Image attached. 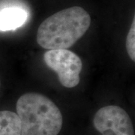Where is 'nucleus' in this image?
Instances as JSON below:
<instances>
[{
    "label": "nucleus",
    "mask_w": 135,
    "mask_h": 135,
    "mask_svg": "<svg viewBox=\"0 0 135 135\" xmlns=\"http://www.w3.org/2000/svg\"><path fill=\"white\" fill-rule=\"evenodd\" d=\"M90 24V15L81 7L59 11L39 26L37 42L47 50L69 48L84 35Z\"/></svg>",
    "instance_id": "obj_1"
},
{
    "label": "nucleus",
    "mask_w": 135,
    "mask_h": 135,
    "mask_svg": "<svg viewBox=\"0 0 135 135\" xmlns=\"http://www.w3.org/2000/svg\"><path fill=\"white\" fill-rule=\"evenodd\" d=\"M21 135H58L62 126L59 107L47 96L29 92L17 102Z\"/></svg>",
    "instance_id": "obj_2"
},
{
    "label": "nucleus",
    "mask_w": 135,
    "mask_h": 135,
    "mask_svg": "<svg viewBox=\"0 0 135 135\" xmlns=\"http://www.w3.org/2000/svg\"><path fill=\"white\" fill-rule=\"evenodd\" d=\"M47 66L58 75L63 86L74 88L80 83V74L83 68L80 58L68 49L49 50L44 55Z\"/></svg>",
    "instance_id": "obj_3"
},
{
    "label": "nucleus",
    "mask_w": 135,
    "mask_h": 135,
    "mask_svg": "<svg viewBox=\"0 0 135 135\" xmlns=\"http://www.w3.org/2000/svg\"><path fill=\"white\" fill-rule=\"evenodd\" d=\"M93 123L95 129L103 135H134L130 116L120 107H101L94 116Z\"/></svg>",
    "instance_id": "obj_4"
},
{
    "label": "nucleus",
    "mask_w": 135,
    "mask_h": 135,
    "mask_svg": "<svg viewBox=\"0 0 135 135\" xmlns=\"http://www.w3.org/2000/svg\"><path fill=\"white\" fill-rule=\"evenodd\" d=\"M27 18L24 10L8 7L0 10V31L15 30L23 26Z\"/></svg>",
    "instance_id": "obj_5"
},
{
    "label": "nucleus",
    "mask_w": 135,
    "mask_h": 135,
    "mask_svg": "<svg viewBox=\"0 0 135 135\" xmlns=\"http://www.w3.org/2000/svg\"><path fill=\"white\" fill-rule=\"evenodd\" d=\"M0 135H21L20 120L17 113L0 111Z\"/></svg>",
    "instance_id": "obj_6"
},
{
    "label": "nucleus",
    "mask_w": 135,
    "mask_h": 135,
    "mask_svg": "<svg viewBox=\"0 0 135 135\" xmlns=\"http://www.w3.org/2000/svg\"><path fill=\"white\" fill-rule=\"evenodd\" d=\"M135 19L133 20L131 29L126 38V50L131 59L135 61Z\"/></svg>",
    "instance_id": "obj_7"
},
{
    "label": "nucleus",
    "mask_w": 135,
    "mask_h": 135,
    "mask_svg": "<svg viewBox=\"0 0 135 135\" xmlns=\"http://www.w3.org/2000/svg\"><path fill=\"white\" fill-rule=\"evenodd\" d=\"M0 86H1V83H0Z\"/></svg>",
    "instance_id": "obj_8"
}]
</instances>
